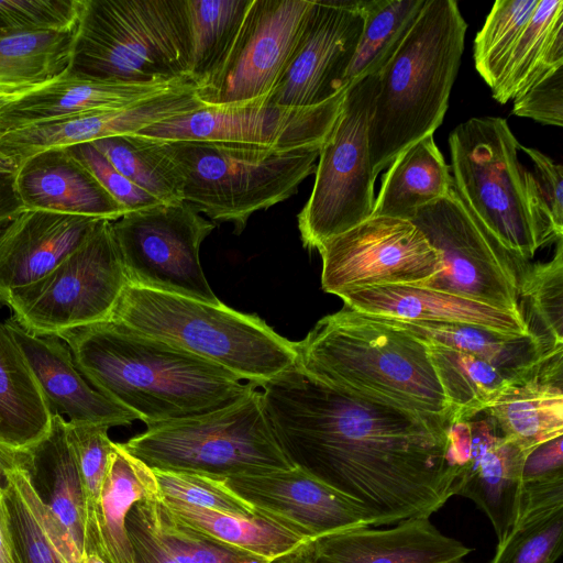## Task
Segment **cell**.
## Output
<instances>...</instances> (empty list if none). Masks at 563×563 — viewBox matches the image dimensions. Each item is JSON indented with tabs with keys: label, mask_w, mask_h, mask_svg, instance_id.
I'll use <instances>...</instances> for the list:
<instances>
[{
	"label": "cell",
	"mask_w": 563,
	"mask_h": 563,
	"mask_svg": "<svg viewBox=\"0 0 563 563\" xmlns=\"http://www.w3.org/2000/svg\"><path fill=\"white\" fill-rule=\"evenodd\" d=\"M262 388L291 465L358 507L372 527L430 518L451 498L446 429L453 418L358 396L298 364Z\"/></svg>",
	"instance_id": "6da1fadb"
},
{
	"label": "cell",
	"mask_w": 563,
	"mask_h": 563,
	"mask_svg": "<svg viewBox=\"0 0 563 563\" xmlns=\"http://www.w3.org/2000/svg\"><path fill=\"white\" fill-rule=\"evenodd\" d=\"M56 336L85 378L147 428L220 410L257 389L209 361L111 319Z\"/></svg>",
	"instance_id": "7a4b0ae2"
},
{
	"label": "cell",
	"mask_w": 563,
	"mask_h": 563,
	"mask_svg": "<svg viewBox=\"0 0 563 563\" xmlns=\"http://www.w3.org/2000/svg\"><path fill=\"white\" fill-rule=\"evenodd\" d=\"M297 364L313 377L402 410L452 419L428 345L372 314L343 306L296 342Z\"/></svg>",
	"instance_id": "3957f363"
},
{
	"label": "cell",
	"mask_w": 563,
	"mask_h": 563,
	"mask_svg": "<svg viewBox=\"0 0 563 563\" xmlns=\"http://www.w3.org/2000/svg\"><path fill=\"white\" fill-rule=\"evenodd\" d=\"M467 23L454 0H426L378 75L368 125L375 177L408 146L433 134L449 107Z\"/></svg>",
	"instance_id": "277c9868"
},
{
	"label": "cell",
	"mask_w": 563,
	"mask_h": 563,
	"mask_svg": "<svg viewBox=\"0 0 563 563\" xmlns=\"http://www.w3.org/2000/svg\"><path fill=\"white\" fill-rule=\"evenodd\" d=\"M110 319L190 352L257 388L297 364L296 342L258 316L221 301L210 303L128 284Z\"/></svg>",
	"instance_id": "5b68a950"
},
{
	"label": "cell",
	"mask_w": 563,
	"mask_h": 563,
	"mask_svg": "<svg viewBox=\"0 0 563 563\" xmlns=\"http://www.w3.org/2000/svg\"><path fill=\"white\" fill-rule=\"evenodd\" d=\"M449 147L454 190L510 252L529 261L562 239L505 119L464 121L451 132Z\"/></svg>",
	"instance_id": "8992f818"
},
{
	"label": "cell",
	"mask_w": 563,
	"mask_h": 563,
	"mask_svg": "<svg viewBox=\"0 0 563 563\" xmlns=\"http://www.w3.org/2000/svg\"><path fill=\"white\" fill-rule=\"evenodd\" d=\"M186 0H84L70 70L126 82L189 81Z\"/></svg>",
	"instance_id": "52a82bcc"
},
{
	"label": "cell",
	"mask_w": 563,
	"mask_h": 563,
	"mask_svg": "<svg viewBox=\"0 0 563 563\" xmlns=\"http://www.w3.org/2000/svg\"><path fill=\"white\" fill-rule=\"evenodd\" d=\"M121 444L152 470L220 481L294 467L257 389L220 410L147 428Z\"/></svg>",
	"instance_id": "ba28073f"
},
{
	"label": "cell",
	"mask_w": 563,
	"mask_h": 563,
	"mask_svg": "<svg viewBox=\"0 0 563 563\" xmlns=\"http://www.w3.org/2000/svg\"><path fill=\"white\" fill-rule=\"evenodd\" d=\"M183 174L184 201L241 233L249 218L295 195L320 147L278 151L233 142L165 141Z\"/></svg>",
	"instance_id": "9c48e42d"
},
{
	"label": "cell",
	"mask_w": 563,
	"mask_h": 563,
	"mask_svg": "<svg viewBox=\"0 0 563 563\" xmlns=\"http://www.w3.org/2000/svg\"><path fill=\"white\" fill-rule=\"evenodd\" d=\"M377 85L378 75L374 74L345 89L338 118L320 147L312 190L297 217L306 249L318 250L372 216L376 177L369 159L368 125Z\"/></svg>",
	"instance_id": "30bf717a"
},
{
	"label": "cell",
	"mask_w": 563,
	"mask_h": 563,
	"mask_svg": "<svg viewBox=\"0 0 563 563\" xmlns=\"http://www.w3.org/2000/svg\"><path fill=\"white\" fill-rule=\"evenodd\" d=\"M129 284L111 221L99 220L87 239L42 279L11 290L3 305L37 336L109 320Z\"/></svg>",
	"instance_id": "8fae6325"
},
{
	"label": "cell",
	"mask_w": 563,
	"mask_h": 563,
	"mask_svg": "<svg viewBox=\"0 0 563 563\" xmlns=\"http://www.w3.org/2000/svg\"><path fill=\"white\" fill-rule=\"evenodd\" d=\"M438 251L442 271L429 288L504 310L522 312L519 276L528 265L468 209L454 188L410 218Z\"/></svg>",
	"instance_id": "7c38bea8"
},
{
	"label": "cell",
	"mask_w": 563,
	"mask_h": 563,
	"mask_svg": "<svg viewBox=\"0 0 563 563\" xmlns=\"http://www.w3.org/2000/svg\"><path fill=\"white\" fill-rule=\"evenodd\" d=\"M129 285L218 303L199 251L216 224L187 201L157 203L111 221Z\"/></svg>",
	"instance_id": "4fadbf2b"
},
{
	"label": "cell",
	"mask_w": 563,
	"mask_h": 563,
	"mask_svg": "<svg viewBox=\"0 0 563 563\" xmlns=\"http://www.w3.org/2000/svg\"><path fill=\"white\" fill-rule=\"evenodd\" d=\"M321 286L325 292L426 285L442 271L438 251L409 220L369 217L323 242Z\"/></svg>",
	"instance_id": "5bb4252c"
},
{
	"label": "cell",
	"mask_w": 563,
	"mask_h": 563,
	"mask_svg": "<svg viewBox=\"0 0 563 563\" xmlns=\"http://www.w3.org/2000/svg\"><path fill=\"white\" fill-rule=\"evenodd\" d=\"M345 90L313 107H288L267 98L205 106L135 133L163 141L233 142L278 151L320 147L340 112Z\"/></svg>",
	"instance_id": "9a60e30c"
},
{
	"label": "cell",
	"mask_w": 563,
	"mask_h": 563,
	"mask_svg": "<svg viewBox=\"0 0 563 563\" xmlns=\"http://www.w3.org/2000/svg\"><path fill=\"white\" fill-rule=\"evenodd\" d=\"M313 0H252L217 77L198 90L206 106L268 98L303 31Z\"/></svg>",
	"instance_id": "2e32d148"
},
{
	"label": "cell",
	"mask_w": 563,
	"mask_h": 563,
	"mask_svg": "<svg viewBox=\"0 0 563 563\" xmlns=\"http://www.w3.org/2000/svg\"><path fill=\"white\" fill-rule=\"evenodd\" d=\"M446 438L451 497L474 501L489 519L497 540H503L518 517L527 452L508 440L485 411L453 417Z\"/></svg>",
	"instance_id": "e0dca14e"
},
{
	"label": "cell",
	"mask_w": 563,
	"mask_h": 563,
	"mask_svg": "<svg viewBox=\"0 0 563 563\" xmlns=\"http://www.w3.org/2000/svg\"><path fill=\"white\" fill-rule=\"evenodd\" d=\"M363 24L361 0H313L299 42L267 101L306 108L345 90Z\"/></svg>",
	"instance_id": "ac0fdd59"
},
{
	"label": "cell",
	"mask_w": 563,
	"mask_h": 563,
	"mask_svg": "<svg viewBox=\"0 0 563 563\" xmlns=\"http://www.w3.org/2000/svg\"><path fill=\"white\" fill-rule=\"evenodd\" d=\"M218 481L255 512L310 540L372 527L358 507L297 467Z\"/></svg>",
	"instance_id": "d6986e66"
},
{
	"label": "cell",
	"mask_w": 563,
	"mask_h": 563,
	"mask_svg": "<svg viewBox=\"0 0 563 563\" xmlns=\"http://www.w3.org/2000/svg\"><path fill=\"white\" fill-rule=\"evenodd\" d=\"M201 106L197 91L189 85H181L121 109L12 130L0 134V161L18 166L46 150L135 134L161 121L196 111Z\"/></svg>",
	"instance_id": "ffe728a7"
},
{
	"label": "cell",
	"mask_w": 563,
	"mask_h": 563,
	"mask_svg": "<svg viewBox=\"0 0 563 563\" xmlns=\"http://www.w3.org/2000/svg\"><path fill=\"white\" fill-rule=\"evenodd\" d=\"M4 324L25 356L52 415L109 428L137 420L133 412L110 400L85 378L59 338L34 335L12 317Z\"/></svg>",
	"instance_id": "44dd1931"
},
{
	"label": "cell",
	"mask_w": 563,
	"mask_h": 563,
	"mask_svg": "<svg viewBox=\"0 0 563 563\" xmlns=\"http://www.w3.org/2000/svg\"><path fill=\"white\" fill-rule=\"evenodd\" d=\"M344 306L366 314L412 322L467 323L507 335L533 331L522 312L492 307L422 285H388L342 291Z\"/></svg>",
	"instance_id": "7402d4cb"
},
{
	"label": "cell",
	"mask_w": 563,
	"mask_h": 563,
	"mask_svg": "<svg viewBox=\"0 0 563 563\" xmlns=\"http://www.w3.org/2000/svg\"><path fill=\"white\" fill-rule=\"evenodd\" d=\"M472 550L443 534L428 517L394 528L362 527L311 541L314 563H459Z\"/></svg>",
	"instance_id": "603a6c76"
},
{
	"label": "cell",
	"mask_w": 563,
	"mask_h": 563,
	"mask_svg": "<svg viewBox=\"0 0 563 563\" xmlns=\"http://www.w3.org/2000/svg\"><path fill=\"white\" fill-rule=\"evenodd\" d=\"M98 219L24 210L0 235V302L55 269L91 233Z\"/></svg>",
	"instance_id": "cb8c5ba5"
},
{
	"label": "cell",
	"mask_w": 563,
	"mask_h": 563,
	"mask_svg": "<svg viewBox=\"0 0 563 563\" xmlns=\"http://www.w3.org/2000/svg\"><path fill=\"white\" fill-rule=\"evenodd\" d=\"M190 81L126 82L99 79L70 69L0 110V134L91 112L128 107Z\"/></svg>",
	"instance_id": "d4e9b609"
},
{
	"label": "cell",
	"mask_w": 563,
	"mask_h": 563,
	"mask_svg": "<svg viewBox=\"0 0 563 563\" xmlns=\"http://www.w3.org/2000/svg\"><path fill=\"white\" fill-rule=\"evenodd\" d=\"M15 186L25 210L109 221L126 213L67 147L46 150L21 162Z\"/></svg>",
	"instance_id": "484cf974"
},
{
	"label": "cell",
	"mask_w": 563,
	"mask_h": 563,
	"mask_svg": "<svg viewBox=\"0 0 563 563\" xmlns=\"http://www.w3.org/2000/svg\"><path fill=\"white\" fill-rule=\"evenodd\" d=\"M21 452L32 486L75 563H81L86 553L87 512L76 456L67 438V421L60 415H52L47 433Z\"/></svg>",
	"instance_id": "4316f807"
},
{
	"label": "cell",
	"mask_w": 563,
	"mask_h": 563,
	"mask_svg": "<svg viewBox=\"0 0 563 563\" xmlns=\"http://www.w3.org/2000/svg\"><path fill=\"white\" fill-rule=\"evenodd\" d=\"M125 526L134 563H267L192 529L161 495L133 505Z\"/></svg>",
	"instance_id": "83f0119b"
},
{
	"label": "cell",
	"mask_w": 563,
	"mask_h": 563,
	"mask_svg": "<svg viewBox=\"0 0 563 563\" xmlns=\"http://www.w3.org/2000/svg\"><path fill=\"white\" fill-rule=\"evenodd\" d=\"M562 347L533 374L512 383L483 411L525 452L563 435Z\"/></svg>",
	"instance_id": "f1b7e54d"
},
{
	"label": "cell",
	"mask_w": 563,
	"mask_h": 563,
	"mask_svg": "<svg viewBox=\"0 0 563 563\" xmlns=\"http://www.w3.org/2000/svg\"><path fill=\"white\" fill-rule=\"evenodd\" d=\"M76 30L0 31V110L69 70Z\"/></svg>",
	"instance_id": "f546056e"
},
{
	"label": "cell",
	"mask_w": 563,
	"mask_h": 563,
	"mask_svg": "<svg viewBox=\"0 0 563 563\" xmlns=\"http://www.w3.org/2000/svg\"><path fill=\"white\" fill-rule=\"evenodd\" d=\"M453 179L433 134L402 151L382 176L371 217L410 220L417 209L446 197Z\"/></svg>",
	"instance_id": "4dcf8cb0"
},
{
	"label": "cell",
	"mask_w": 563,
	"mask_h": 563,
	"mask_svg": "<svg viewBox=\"0 0 563 563\" xmlns=\"http://www.w3.org/2000/svg\"><path fill=\"white\" fill-rule=\"evenodd\" d=\"M159 495L153 470L115 443L97 507L99 554L107 563H134L126 516L137 501Z\"/></svg>",
	"instance_id": "1f68e13d"
},
{
	"label": "cell",
	"mask_w": 563,
	"mask_h": 563,
	"mask_svg": "<svg viewBox=\"0 0 563 563\" xmlns=\"http://www.w3.org/2000/svg\"><path fill=\"white\" fill-rule=\"evenodd\" d=\"M52 412L13 335L0 322V443L25 449L51 427Z\"/></svg>",
	"instance_id": "d6a6232c"
},
{
	"label": "cell",
	"mask_w": 563,
	"mask_h": 563,
	"mask_svg": "<svg viewBox=\"0 0 563 563\" xmlns=\"http://www.w3.org/2000/svg\"><path fill=\"white\" fill-rule=\"evenodd\" d=\"M5 500L20 563H75L71 552L32 486L21 450L5 464Z\"/></svg>",
	"instance_id": "836d02e7"
},
{
	"label": "cell",
	"mask_w": 563,
	"mask_h": 563,
	"mask_svg": "<svg viewBox=\"0 0 563 563\" xmlns=\"http://www.w3.org/2000/svg\"><path fill=\"white\" fill-rule=\"evenodd\" d=\"M161 497L168 509L192 529L267 562L311 541L257 512L250 516L229 514Z\"/></svg>",
	"instance_id": "e575fe53"
},
{
	"label": "cell",
	"mask_w": 563,
	"mask_h": 563,
	"mask_svg": "<svg viewBox=\"0 0 563 563\" xmlns=\"http://www.w3.org/2000/svg\"><path fill=\"white\" fill-rule=\"evenodd\" d=\"M562 540L563 483L525 488L518 517L489 563H554Z\"/></svg>",
	"instance_id": "d590c367"
},
{
	"label": "cell",
	"mask_w": 563,
	"mask_h": 563,
	"mask_svg": "<svg viewBox=\"0 0 563 563\" xmlns=\"http://www.w3.org/2000/svg\"><path fill=\"white\" fill-rule=\"evenodd\" d=\"M563 64V1L539 0L522 31L493 98L499 103L514 99L534 80Z\"/></svg>",
	"instance_id": "8d00e7d4"
},
{
	"label": "cell",
	"mask_w": 563,
	"mask_h": 563,
	"mask_svg": "<svg viewBox=\"0 0 563 563\" xmlns=\"http://www.w3.org/2000/svg\"><path fill=\"white\" fill-rule=\"evenodd\" d=\"M190 53L189 81L201 90L221 70L252 0H186Z\"/></svg>",
	"instance_id": "74e56055"
},
{
	"label": "cell",
	"mask_w": 563,
	"mask_h": 563,
	"mask_svg": "<svg viewBox=\"0 0 563 563\" xmlns=\"http://www.w3.org/2000/svg\"><path fill=\"white\" fill-rule=\"evenodd\" d=\"M131 183L162 203L184 201V177L163 140L139 134L91 142Z\"/></svg>",
	"instance_id": "f35d334b"
},
{
	"label": "cell",
	"mask_w": 563,
	"mask_h": 563,
	"mask_svg": "<svg viewBox=\"0 0 563 563\" xmlns=\"http://www.w3.org/2000/svg\"><path fill=\"white\" fill-rule=\"evenodd\" d=\"M424 342L454 418L483 411L508 386L520 380L483 358Z\"/></svg>",
	"instance_id": "ab89813d"
},
{
	"label": "cell",
	"mask_w": 563,
	"mask_h": 563,
	"mask_svg": "<svg viewBox=\"0 0 563 563\" xmlns=\"http://www.w3.org/2000/svg\"><path fill=\"white\" fill-rule=\"evenodd\" d=\"M362 35L346 76L356 79L378 74L401 44L426 0H361Z\"/></svg>",
	"instance_id": "60d3db41"
},
{
	"label": "cell",
	"mask_w": 563,
	"mask_h": 563,
	"mask_svg": "<svg viewBox=\"0 0 563 563\" xmlns=\"http://www.w3.org/2000/svg\"><path fill=\"white\" fill-rule=\"evenodd\" d=\"M539 0H497L474 40L475 68L494 89Z\"/></svg>",
	"instance_id": "b9f144b4"
},
{
	"label": "cell",
	"mask_w": 563,
	"mask_h": 563,
	"mask_svg": "<svg viewBox=\"0 0 563 563\" xmlns=\"http://www.w3.org/2000/svg\"><path fill=\"white\" fill-rule=\"evenodd\" d=\"M108 430L109 427L104 424L67 421V438L76 456L86 503V553H99L97 507L110 455L115 445L110 440Z\"/></svg>",
	"instance_id": "7bdbcfd3"
},
{
	"label": "cell",
	"mask_w": 563,
	"mask_h": 563,
	"mask_svg": "<svg viewBox=\"0 0 563 563\" xmlns=\"http://www.w3.org/2000/svg\"><path fill=\"white\" fill-rule=\"evenodd\" d=\"M549 262L528 264L519 276V297L534 313L549 341L563 345V243Z\"/></svg>",
	"instance_id": "ee69618b"
},
{
	"label": "cell",
	"mask_w": 563,
	"mask_h": 563,
	"mask_svg": "<svg viewBox=\"0 0 563 563\" xmlns=\"http://www.w3.org/2000/svg\"><path fill=\"white\" fill-rule=\"evenodd\" d=\"M84 0H0V31H60L77 25Z\"/></svg>",
	"instance_id": "f6af8a7d"
},
{
	"label": "cell",
	"mask_w": 563,
	"mask_h": 563,
	"mask_svg": "<svg viewBox=\"0 0 563 563\" xmlns=\"http://www.w3.org/2000/svg\"><path fill=\"white\" fill-rule=\"evenodd\" d=\"M159 493L212 510L250 516L255 511L214 478L202 475L153 470Z\"/></svg>",
	"instance_id": "bcb514c9"
},
{
	"label": "cell",
	"mask_w": 563,
	"mask_h": 563,
	"mask_svg": "<svg viewBox=\"0 0 563 563\" xmlns=\"http://www.w3.org/2000/svg\"><path fill=\"white\" fill-rule=\"evenodd\" d=\"M67 148L90 170L100 185L126 212L162 203L125 178L91 142Z\"/></svg>",
	"instance_id": "7dc6e473"
},
{
	"label": "cell",
	"mask_w": 563,
	"mask_h": 563,
	"mask_svg": "<svg viewBox=\"0 0 563 563\" xmlns=\"http://www.w3.org/2000/svg\"><path fill=\"white\" fill-rule=\"evenodd\" d=\"M512 100L515 115L561 128L563 125V64L547 71Z\"/></svg>",
	"instance_id": "c3c4849f"
},
{
	"label": "cell",
	"mask_w": 563,
	"mask_h": 563,
	"mask_svg": "<svg viewBox=\"0 0 563 563\" xmlns=\"http://www.w3.org/2000/svg\"><path fill=\"white\" fill-rule=\"evenodd\" d=\"M520 150L531 159L540 198L556 228L563 232V166L539 150L521 144Z\"/></svg>",
	"instance_id": "681fc988"
},
{
	"label": "cell",
	"mask_w": 563,
	"mask_h": 563,
	"mask_svg": "<svg viewBox=\"0 0 563 563\" xmlns=\"http://www.w3.org/2000/svg\"><path fill=\"white\" fill-rule=\"evenodd\" d=\"M563 435L543 442L527 452L521 484L523 487L563 482Z\"/></svg>",
	"instance_id": "f907efd6"
},
{
	"label": "cell",
	"mask_w": 563,
	"mask_h": 563,
	"mask_svg": "<svg viewBox=\"0 0 563 563\" xmlns=\"http://www.w3.org/2000/svg\"><path fill=\"white\" fill-rule=\"evenodd\" d=\"M16 166L0 161V235L25 210L15 186Z\"/></svg>",
	"instance_id": "816d5d0a"
},
{
	"label": "cell",
	"mask_w": 563,
	"mask_h": 563,
	"mask_svg": "<svg viewBox=\"0 0 563 563\" xmlns=\"http://www.w3.org/2000/svg\"><path fill=\"white\" fill-rule=\"evenodd\" d=\"M11 449V446L0 443V563H20L10 530L4 493L5 464Z\"/></svg>",
	"instance_id": "f5cc1de1"
},
{
	"label": "cell",
	"mask_w": 563,
	"mask_h": 563,
	"mask_svg": "<svg viewBox=\"0 0 563 563\" xmlns=\"http://www.w3.org/2000/svg\"><path fill=\"white\" fill-rule=\"evenodd\" d=\"M311 541H308L297 549L279 555L267 563H314L311 552Z\"/></svg>",
	"instance_id": "db71d44e"
},
{
	"label": "cell",
	"mask_w": 563,
	"mask_h": 563,
	"mask_svg": "<svg viewBox=\"0 0 563 563\" xmlns=\"http://www.w3.org/2000/svg\"><path fill=\"white\" fill-rule=\"evenodd\" d=\"M81 563H107L104 559L97 552L86 553Z\"/></svg>",
	"instance_id": "11a10c76"
},
{
	"label": "cell",
	"mask_w": 563,
	"mask_h": 563,
	"mask_svg": "<svg viewBox=\"0 0 563 563\" xmlns=\"http://www.w3.org/2000/svg\"><path fill=\"white\" fill-rule=\"evenodd\" d=\"M459 563H464V562L462 561V562H459Z\"/></svg>",
	"instance_id": "9f6ffc18"
}]
</instances>
